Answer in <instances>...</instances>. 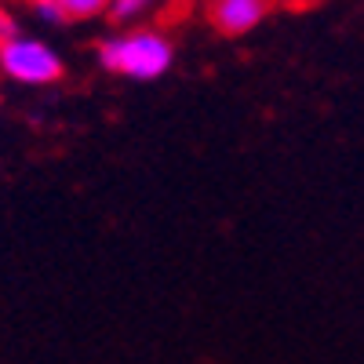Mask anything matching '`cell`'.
Wrapping results in <instances>:
<instances>
[{
	"label": "cell",
	"instance_id": "obj_1",
	"mask_svg": "<svg viewBox=\"0 0 364 364\" xmlns=\"http://www.w3.org/2000/svg\"><path fill=\"white\" fill-rule=\"evenodd\" d=\"M171 44L168 37L154 33V29H135V33L113 37L99 48V63L109 73L132 77V80H157L171 66Z\"/></svg>",
	"mask_w": 364,
	"mask_h": 364
},
{
	"label": "cell",
	"instance_id": "obj_2",
	"mask_svg": "<svg viewBox=\"0 0 364 364\" xmlns=\"http://www.w3.org/2000/svg\"><path fill=\"white\" fill-rule=\"evenodd\" d=\"M0 70L18 84H55L63 77V58L44 41L33 37H11L0 44Z\"/></svg>",
	"mask_w": 364,
	"mask_h": 364
},
{
	"label": "cell",
	"instance_id": "obj_3",
	"mask_svg": "<svg viewBox=\"0 0 364 364\" xmlns=\"http://www.w3.org/2000/svg\"><path fill=\"white\" fill-rule=\"evenodd\" d=\"M266 8L269 0H211V22L219 33L240 37L266 18Z\"/></svg>",
	"mask_w": 364,
	"mask_h": 364
},
{
	"label": "cell",
	"instance_id": "obj_4",
	"mask_svg": "<svg viewBox=\"0 0 364 364\" xmlns=\"http://www.w3.org/2000/svg\"><path fill=\"white\" fill-rule=\"evenodd\" d=\"M154 8H161V0H109L106 15L113 22H120V26H128V22L142 18L146 11H154Z\"/></svg>",
	"mask_w": 364,
	"mask_h": 364
},
{
	"label": "cell",
	"instance_id": "obj_5",
	"mask_svg": "<svg viewBox=\"0 0 364 364\" xmlns=\"http://www.w3.org/2000/svg\"><path fill=\"white\" fill-rule=\"evenodd\" d=\"M66 18H95L109 8V0H58Z\"/></svg>",
	"mask_w": 364,
	"mask_h": 364
},
{
	"label": "cell",
	"instance_id": "obj_6",
	"mask_svg": "<svg viewBox=\"0 0 364 364\" xmlns=\"http://www.w3.org/2000/svg\"><path fill=\"white\" fill-rule=\"evenodd\" d=\"M33 11H37V18H44V22H66L63 8H58V0H37Z\"/></svg>",
	"mask_w": 364,
	"mask_h": 364
},
{
	"label": "cell",
	"instance_id": "obj_7",
	"mask_svg": "<svg viewBox=\"0 0 364 364\" xmlns=\"http://www.w3.org/2000/svg\"><path fill=\"white\" fill-rule=\"evenodd\" d=\"M18 33V29H15V18L4 11V8H0V44H4V41H11Z\"/></svg>",
	"mask_w": 364,
	"mask_h": 364
},
{
	"label": "cell",
	"instance_id": "obj_8",
	"mask_svg": "<svg viewBox=\"0 0 364 364\" xmlns=\"http://www.w3.org/2000/svg\"><path fill=\"white\" fill-rule=\"evenodd\" d=\"M33 4H37V0H33Z\"/></svg>",
	"mask_w": 364,
	"mask_h": 364
}]
</instances>
